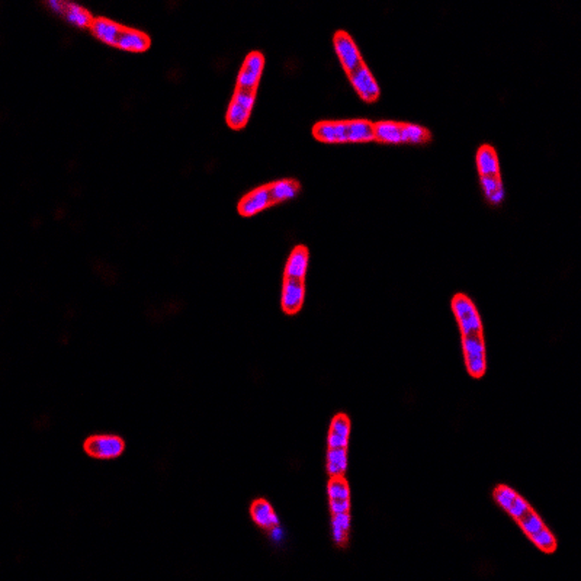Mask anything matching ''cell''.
I'll list each match as a JSON object with an SVG mask.
<instances>
[{"instance_id": "obj_1", "label": "cell", "mask_w": 581, "mask_h": 581, "mask_svg": "<svg viewBox=\"0 0 581 581\" xmlns=\"http://www.w3.org/2000/svg\"><path fill=\"white\" fill-rule=\"evenodd\" d=\"M313 134L323 143H368L373 140V122L369 120L320 121L313 128Z\"/></svg>"}, {"instance_id": "obj_2", "label": "cell", "mask_w": 581, "mask_h": 581, "mask_svg": "<svg viewBox=\"0 0 581 581\" xmlns=\"http://www.w3.org/2000/svg\"><path fill=\"white\" fill-rule=\"evenodd\" d=\"M465 365L471 377L480 378L485 373V343L482 333L462 336Z\"/></svg>"}, {"instance_id": "obj_3", "label": "cell", "mask_w": 581, "mask_h": 581, "mask_svg": "<svg viewBox=\"0 0 581 581\" xmlns=\"http://www.w3.org/2000/svg\"><path fill=\"white\" fill-rule=\"evenodd\" d=\"M254 101L256 92L236 89L226 115V121L230 128L241 129L248 124L254 106Z\"/></svg>"}, {"instance_id": "obj_4", "label": "cell", "mask_w": 581, "mask_h": 581, "mask_svg": "<svg viewBox=\"0 0 581 581\" xmlns=\"http://www.w3.org/2000/svg\"><path fill=\"white\" fill-rule=\"evenodd\" d=\"M452 310L458 320L462 336L482 333V323L480 314L470 298L464 294H458L452 299Z\"/></svg>"}, {"instance_id": "obj_5", "label": "cell", "mask_w": 581, "mask_h": 581, "mask_svg": "<svg viewBox=\"0 0 581 581\" xmlns=\"http://www.w3.org/2000/svg\"><path fill=\"white\" fill-rule=\"evenodd\" d=\"M265 67V57L259 51H252L243 63L238 76H237V89L241 90H253L256 92L261 73Z\"/></svg>"}, {"instance_id": "obj_6", "label": "cell", "mask_w": 581, "mask_h": 581, "mask_svg": "<svg viewBox=\"0 0 581 581\" xmlns=\"http://www.w3.org/2000/svg\"><path fill=\"white\" fill-rule=\"evenodd\" d=\"M333 44L337 52V57H339L346 74L353 71L356 67H359L362 63H365L361 57L358 45H356V43L346 31H337L334 34Z\"/></svg>"}, {"instance_id": "obj_7", "label": "cell", "mask_w": 581, "mask_h": 581, "mask_svg": "<svg viewBox=\"0 0 581 581\" xmlns=\"http://www.w3.org/2000/svg\"><path fill=\"white\" fill-rule=\"evenodd\" d=\"M347 78L354 90L358 92V95L365 102H375L380 98V85L375 80L372 71L365 63H362L359 67H356L353 71L347 73Z\"/></svg>"}, {"instance_id": "obj_8", "label": "cell", "mask_w": 581, "mask_h": 581, "mask_svg": "<svg viewBox=\"0 0 581 581\" xmlns=\"http://www.w3.org/2000/svg\"><path fill=\"white\" fill-rule=\"evenodd\" d=\"M86 452L98 459H114L118 458L125 449L124 440L118 436L103 435V436H93L85 445Z\"/></svg>"}, {"instance_id": "obj_9", "label": "cell", "mask_w": 581, "mask_h": 581, "mask_svg": "<svg viewBox=\"0 0 581 581\" xmlns=\"http://www.w3.org/2000/svg\"><path fill=\"white\" fill-rule=\"evenodd\" d=\"M273 207L269 185L259 186L238 202V213L243 217H253L264 210Z\"/></svg>"}, {"instance_id": "obj_10", "label": "cell", "mask_w": 581, "mask_h": 581, "mask_svg": "<svg viewBox=\"0 0 581 581\" xmlns=\"http://www.w3.org/2000/svg\"><path fill=\"white\" fill-rule=\"evenodd\" d=\"M306 298L304 280L285 278L282 287V310L287 314H295L301 310Z\"/></svg>"}, {"instance_id": "obj_11", "label": "cell", "mask_w": 581, "mask_h": 581, "mask_svg": "<svg viewBox=\"0 0 581 581\" xmlns=\"http://www.w3.org/2000/svg\"><path fill=\"white\" fill-rule=\"evenodd\" d=\"M477 167L480 178H494L501 179L500 176V164L497 153L493 145L482 144L477 152Z\"/></svg>"}, {"instance_id": "obj_12", "label": "cell", "mask_w": 581, "mask_h": 581, "mask_svg": "<svg viewBox=\"0 0 581 581\" xmlns=\"http://www.w3.org/2000/svg\"><path fill=\"white\" fill-rule=\"evenodd\" d=\"M124 27L118 25L117 22L106 20V17H95L90 25V31L96 38L110 47H117L118 40L122 34Z\"/></svg>"}, {"instance_id": "obj_13", "label": "cell", "mask_w": 581, "mask_h": 581, "mask_svg": "<svg viewBox=\"0 0 581 581\" xmlns=\"http://www.w3.org/2000/svg\"><path fill=\"white\" fill-rule=\"evenodd\" d=\"M350 435V422L347 416L339 415L336 416L330 426L329 433V447L330 449H346Z\"/></svg>"}, {"instance_id": "obj_14", "label": "cell", "mask_w": 581, "mask_h": 581, "mask_svg": "<svg viewBox=\"0 0 581 581\" xmlns=\"http://www.w3.org/2000/svg\"><path fill=\"white\" fill-rule=\"evenodd\" d=\"M308 250L304 246H296L288 257L285 266V278H295L304 280L308 268Z\"/></svg>"}, {"instance_id": "obj_15", "label": "cell", "mask_w": 581, "mask_h": 581, "mask_svg": "<svg viewBox=\"0 0 581 581\" xmlns=\"http://www.w3.org/2000/svg\"><path fill=\"white\" fill-rule=\"evenodd\" d=\"M250 515L253 522L257 524L259 528L271 531L276 524H279V519L275 515L272 505L265 500H257L253 503Z\"/></svg>"}, {"instance_id": "obj_16", "label": "cell", "mask_w": 581, "mask_h": 581, "mask_svg": "<svg viewBox=\"0 0 581 581\" xmlns=\"http://www.w3.org/2000/svg\"><path fill=\"white\" fill-rule=\"evenodd\" d=\"M117 47L129 52H143L150 47V38L144 32L124 28Z\"/></svg>"}, {"instance_id": "obj_17", "label": "cell", "mask_w": 581, "mask_h": 581, "mask_svg": "<svg viewBox=\"0 0 581 581\" xmlns=\"http://www.w3.org/2000/svg\"><path fill=\"white\" fill-rule=\"evenodd\" d=\"M269 191L273 205L289 201L295 198L299 192V183L292 179H282L269 183Z\"/></svg>"}, {"instance_id": "obj_18", "label": "cell", "mask_w": 581, "mask_h": 581, "mask_svg": "<svg viewBox=\"0 0 581 581\" xmlns=\"http://www.w3.org/2000/svg\"><path fill=\"white\" fill-rule=\"evenodd\" d=\"M430 140L429 131L417 124L401 122L400 144H423Z\"/></svg>"}, {"instance_id": "obj_19", "label": "cell", "mask_w": 581, "mask_h": 581, "mask_svg": "<svg viewBox=\"0 0 581 581\" xmlns=\"http://www.w3.org/2000/svg\"><path fill=\"white\" fill-rule=\"evenodd\" d=\"M347 468L346 449H330L327 452V473L333 477H343Z\"/></svg>"}, {"instance_id": "obj_20", "label": "cell", "mask_w": 581, "mask_h": 581, "mask_svg": "<svg viewBox=\"0 0 581 581\" xmlns=\"http://www.w3.org/2000/svg\"><path fill=\"white\" fill-rule=\"evenodd\" d=\"M63 16L66 17L67 22L78 28H90L93 22V17L90 16V13L76 3H66Z\"/></svg>"}, {"instance_id": "obj_21", "label": "cell", "mask_w": 581, "mask_h": 581, "mask_svg": "<svg viewBox=\"0 0 581 581\" xmlns=\"http://www.w3.org/2000/svg\"><path fill=\"white\" fill-rule=\"evenodd\" d=\"M529 538L535 543V545L543 552L550 554V552H554L555 548H557V540H555L554 535L545 526H543L540 531L529 535Z\"/></svg>"}, {"instance_id": "obj_22", "label": "cell", "mask_w": 581, "mask_h": 581, "mask_svg": "<svg viewBox=\"0 0 581 581\" xmlns=\"http://www.w3.org/2000/svg\"><path fill=\"white\" fill-rule=\"evenodd\" d=\"M327 493L330 500H350L349 485L342 477H333L330 480Z\"/></svg>"}, {"instance_id": "obj_23", "label": "cell", "mask_w": 581, "mask_h": 581, "mask_svg": "<svg viewBox=\"0 0 581 581\" xmlns=\"http://www.w3.org/2000/svg\"><path fill=\"white\" fill-rule=\"evenodd\" d=\"M517 523L520 524V528L528 536L538 532V531H540L543 526H545V524H543V522H542V519L533 510L528 512L522 519H519Z\"/></svg>"}, {"instance_id": "obj_24", "label": "cell", "mask_w": 581, "mask_h": 581, "mask_svg": "<svg viewBox=\"0 0 581 581\" xmlns=\"http://www.w3.org/2000/svg\"><path fill=\"white\" fill-rule=\"evenodd\" d=\"M517 494L509 489V487H498V489L494 492V498L496 501L501 505V508L508 512V509L512 505V503L516 500Z\"/></svg>"}, {"instance_id": "obj_25", "label": "cell", "mask_w": 581, "mask_h": 581, "mask_svg": "<svg viewBox=\"0 0 581 581\" xmlns=\"http://www.w3.org/2000/svg\"><path fill=\"white\" fill-rule=\"evenodd\" d=\"M531 510H532L531 505L526 501H524L520 496H517L516 500L512 503L510 508L508 509V513L517 522L519 519H522L524 515H526Z\"/></svg>"}, {"instance_id": "obj_26", "label": "cell", "mask_w": 581, "mask_h": 581, "mask_svg": "<svg viewBox=\"0 0 581 581\" xmlns=\"http://www.w3.org/2000/svg\"><path fill=\"white\" fill-rule=\"evenodd\" d=\"M330 510L333 515L347 513L350 510V500H330Z\"/></svg>"}, {"instance_id": "obj_27", "label": "cell", "mask_w": 581, "mask_h": 581, "mask_svg": "<svg viewBox=\"0 0 581 581\" xmlns=\"http://www.w3.org/2000/svg\"><path fill=\"white\" fill-rule=\"evenodd\" d=\"M331 522H333V523H336V524H339V526H340L343 531L349 532V529H350V515H349V512H347V513L333 515V520H331Z\"/></svg>"}, {"instance_id": "obj_28", "label": "cell", "mask_w": 581, "mask_h": 581, "mask_svg": "<svg viewBox=\"0 0 581 581\" xmlns=\"http://www.w3.org/2000/svg\"><path fill=\"white\" fill-rule=\"evenodd\" d=\"M271 539L273 540V542H276V543H279V542H282V539H284V531H282V528L279 526V524H276V526H273L271 531Z\"/></svg>"}, {"instance_id": "obj_29", "label": "cell", "mask_w": 581, "mask_h": 581, "mask_svg": "<svg viewBox=\"0 0 581 581\" xmlns=\"http://www.w3.org/2000/svg\"><path fill=\"white\" fill-rule=\"evenodd\" d=\"M47 6L50 8V9H52L55 13H60V15H64V9H66V3H63V2H59V0H51V2H48L47 3Z\"/></svg>"}]
</instances>
